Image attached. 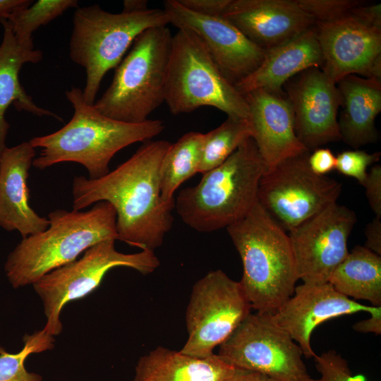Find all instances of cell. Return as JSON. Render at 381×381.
Listing matches in <instances>:
<instances>
[{
    "label": "cell",
    "mask_w": 381,
    "mask_h": 381,
    "mask_svg": "<svg viewBox=\"0 0 381 381\" xmlns=\"http://www.w3.org/2000/svg\"><path fill=\"white\" fill-rule=\"evenodd\" d=\"M171 144L167 140L146 141L105 176L97 179L75 177L73 210L101 201L109 202L116 213L118 239L154 251L162 246L174 222L175 202L163 200L159 183L161 163Z\"/></svg>",
    "instance_id": "6da1fadb"
},
{
    "label": "cell",
    "mask_w": 381,
    "mask_h": 381,
    "mask_svg": "<svg viewBox=\"0 0 381 381\" xmlns=\"http://www.w3.org/2000/svg\"><path fill=\"white\" fill-rule=\"evenodd\" d=\"M66 96L74 109L71 119L57 131L29 141L34 148H41L32 162L37 169L77 162L86 168L89 179H99L109 172V162L117 152L133 143L148 141L164 129L161 120L130 123L107 117L85 102L78 87L66 91Z\"/></svg>",
    "instance_id": "7a4b0ae2"
},
{
    "label": "cell",
    "mask_w": 381,
    "mask_h": 381,
    "mask_svg": "<svg viewBox=\"0 0 381 381\" xmlns=\"http://www.w3.org/2000/svg\"><path fill=\"white\" fill-rule=\"evenodd\" d=\"M226 229L242 261L239 282L252 309L273 315L299 279L288 233L258 202Z\"/></svg>",
    "instance_id": "3957f363"
},
{
    "label": "cell",
    "mask_w": 381,
    "mask_h": 381,
    "mask_svg": "<svg viewBox=\"0 0 381 381\" xmlns=\"http://www.w3.org/2000/svg\"><path fill=\"white\" fill-rule=\"evenodd\" d=\"M48 217L47 229L23 238L7 258L4 270L14 288L33 284L102 241L118 239L116 213L106 201L85 212L56 210Z\"/></svg>",
    "instance_id": "277c9868"
},
{
    "label": "cell",
    "mask_w": 381,
    "mask_h": 381,
    "mask_svg": "<svg viewBox=\"0 0 381 381\" xmlns=\"http://www.w3.org/2000/svg\"><path fill=\"white\" fill-rule=\"evenodd\" d=\"M265 166L250 137L199 183L182 189L175 208L182 221L199 232H212L243 218L258 202Z\"/></svg>",
    "instance_id": "5b68a950"
},
{
    "label": "cell",
    "mask_w": 381,
    "mask_h": 381,
    "mask_svg": "<svg viewBox=\"0 0 381 381\" xmlns=\"http://www.w3.org/2000/svg\"><path fill=\"white\" fill-rule=\"evenodd\" d=\"M172 35L167 26L148 28L133 41L113 80L93 105L102 114L139 123L165 100Z\"/></svg>",
    "instance_id": "8992f818"
},
{
    "label": "cell",
    "mask_w": 381,
    "mask_h": 381,
    "mask_svg": "<svg viewBox=\"0 0 381 381\" xmlns=\"http://www.w3.org/2000/svg\"><path fill=\"white\" fill-rule=\"evenodd\" d=\"M73 23L70 57L85 69L83 97L93 104L104 76L119 65L135 39L148 28L168 25L169 20L164 9L112 13L93 4L78 7Z\"/></svg>",
    "instance_id": "52a82bcc"
},
{
    "label": "cell",
    "mask_w": 381,
    "mask_h": 381,
    "mask_svg": "<svg viewBox=\"0 0 381 381\" xmlns=\"http://www.w3.org/2000/svg\"><path fill=\"white\" fill-rule=\"evenodd\" d=\"M164 102L173 114L214 107L229 118L247 119L245 97L222 75L200 38L179 29L172 36Z\"/></svg>",
    "instance_id": "ba28073f"
},
{
    "label": "cell",
    "mask_w": 381,
    "mask_h": 381,
    "mask_svg": "<svg viewBox=\"0 0 381 381\" xmlns=\"http://www.w3.org/2000/svg\"><path fill=\"white\" fill-rule=\"evenodd\" d=\"M115 241L109 238L92 246L80 259L51 271L32 284L43 303L46 317L43 329L47 334L54 337L61 332L64 306L94 291L111 269L127 267L147 274L159 267L154 251L123 253L116 250Z\"/></svg>",
    "instance_id": "9c48e42d"
},
{
    "label": "cell",
    "mask_w": 381,
    "mask_h": 381,
    "mask_svg": "<svg viewBox=\"0 0 381 381\" xmlns=\"http://www.w3.org/2000/svg\"><path fill=\"white\" fill-rule=\"evenodd\" d=\"M310 151L287 158L260 179L258 202L287 233L337 202L341 184L315 174L308 158Z\"/></svg>",
    "instance_id": "30bf717a"
},
{
    "label": "cell",
    "mask_w": 381,
    "mask_h": 381,
    "mask_svg": "<svg viewBox=\"0 0 381 381\" xmlns=\"http://www.w3.org/2000/svg\"><path fill=\"white\" fill-rule=\"evenodd\" d=\"M251 309L239 282L221 270L208 272L193 287L186 313L188 337L179 351L200 358L212 356Z\"/></svg>",
    "instance_id": "8fae6325"
},
{
    "label": "cell",
    "mask_w": 381,
    "mask_h": 381,
    "mask_svg": "<svg viewBox=\"0 0 381 381\" xmlns=\"http://www.w3.org/2000/svg\"><path fill=\"white\" fill-rule=\"evenodd\" d=\"M218 355L236 368L263 373L277 381H313L301 347L268 313H250L219 345Z\"/></svg>",
    "instance_id": "7c38bea8"
},
{
    "label": "cell",
    "mask_w": 381,
    "mask_h": 381,
    "mask_svg": "<svg viewBox=\"0 0 381 381\" xmlns=\"http://www.w3.org/2000/svg\"><path fill=\"white\" fill-rule=\"evenodd\" d=\"M356 222L353 210L334 202L290 231L298 279L328 282L349 253L347 241Z\"/></svg>",
    "instance_id": "4fadbf2b"
},
{
    "label": "cell",
    "mask_w": 381,
    "mask_h": 381,
    "mask_svg": "<svg viewBox=\"0 0 381 381\" xmlns=\"http://www.w3.org/2000/svg\"><path fill=\"white\" fill-rule=\"evenodd\" d=\"M315 29L323 59L321 69L333 83L350 75L381 79V28L350 11L315 23Z\"/></svg>",
    "instance_id": "5bb4252c"
},
{
    "label": "cell",
    "mask_w": 381,
    "mask_h": 381,
    "mask_svg": "<svg viewBox=\"0 0 381 381\" xmlns=\"http://www.w3.org/2000/svg\"><path fill=\"white\" fill-rule=\"evenodd\" d=\"M164 10L169 24L193 32L202 42L224 76L235 85L254 72L263 60L265 49L251 42L222 16H205L167 0Z\"/></svg>",
    "instance_id": "9a60e30c"
},
{
    "label": "cell",
    "mask_w": 381,
    "mask_h": 381,
    "mask_svg": "<svg viewBox=\"0 0 381 381\" xmlns=\"http://www.w3.org/2000/svg\"><path fill=\"white\" fill-rule=\"evenodd\" d=\"M284 85L296 136L309 151L341 140L337 119L341 95L320 68L306 69Z\"/></svg>",
    "instance_id": "2e32d148"
},
{
    "label": "cell",
    "mask_w": 381,
    "mask_h": 381,
    "mask_svg": "<svg viewBox=\"0 0 381 381\" xmlns=\"http://www.w3.org/2000/svg\"><path fill=\"white\" fill-rule=\"evenodd\" d=\"M358 312L381 313V306H365L336 291L329 282L303 283L273 315L274 322L301 347L303 356H316L310 344L311 335L320 324L337 317Z\"/></svg>",
    "instance_id": "e0dca14e"
},
{
    "label": "cell",
    "mask_w": 381,
    "mask_h": 381,
    "mask_svg": "<svg viewBox=\"0 0 381 381\" xmlns=\"http://www.w3.org/2000/svg\"><path fill=\"white\" fill-rule=\"evenodd\" d=\"M243 95L248 108L247 121L251 138L266 171L287 158L309 151L296 136L294 111L283 92L258 89Z\"/></svg>",
    "instance_id": "ac0fdd59"
},
{
    "label": "cell",
    "mask_w": 381,
    "mask_h": 381,
    "mask_svg": "<svg viewBox=\"0 0 381 381\" xmlns=\"http://www.w3.org/2000/svg\"><path fill=\"white\" fill-rule=\"evenodd\" d=\"M222 17L265 50L315 25L296 0H231Z\"/></svg>",
    "instance_id": "d6986e66"
},
{
    "label": "cell",
    "mask_w": 381,
    "mask_h": 381,
    "mask_svg": "<svg viewBox=\"0 0 381 381\" xmlns=\"http://www.w3.org/2000/svg\"><path fill=\"white\" fill-rule=\"evenodd\" d=\"M35 156L30 142L6 147L0 157V226L18 231L23 238L47 229L49 221L29 204L27 180Z\"/></svg>",
    "instance_id": "ffe728a7"
},
{
    "label": "cell",
    "mask_w": 381,
    "mask_h": 381,
    "mask_svg": "<svg viewBox=\"0 0 381 381\" xmlns=\"http://www.w3.org/2000/svg\"><path fill=\"white\" fill-rule=\"evenodd\" d=\"M322 55L315 25L301 34L265 50L258 68L234 86L242 95L255 90L282 92V86L310 68H322Z\"/></svg>",
    "instance_id": "44dd1931"
},
{
    "label": "cell",
    "mask_w": 381,
    "mask_h": 381,
    "mask_svg": "<svg viewBox=\"0 0 381 381\" xmlns=\"http://www.w3.org/2000/svg\"><path fill=\"white\" fill-rule=\"evenodd\" d=\"M342 109L339 128L341 140L357 149L376 142L375 120L381 111V80L350 75L337 84Z\"/></svg>",
    "instance_id": "7402d4cb"
},
{
    "label": "cell",
    "mask_w": 381,
    "mask_h": 381,
    "mask_svg": "<svg viewBox=\"0 0 381 381\" xmlns=\"http://www.w3.org/2000/svg\"><path fill=\"white\" fill-rule=\"evenodd\" d=\"M4 34L0 44V157L7 147L6 139L10 128L5 119L6 111L13 104L18 111H25L39 116L61 118L46 109L37 106L27 94L19 80V73L26 63H37L42 59L40 50L28 49L17 42L11 23L7 20L0 21Z\"/></svg>",
    "instance_id": "603a6c76"
},
{
    "label": "cell",
    "mask_w": 381,
    "mask_h": 381,
    "mask_svg": "<svg viewBox=\"0 0 381 381\" xmlns=\"http://www.w3.org/2000/svg\"><path fill=\"white\" fill-rule=\"evenodd\" d=\"M235 370L218 354L200 358L158 346L140 358L132 381H223Z\"/></svg>",
    "instance_id": "cb8c5ba5"
},
{
    "label": "cell",
    "mask_w": 381,
    "mask_h": 381,
    "mask_svg": "<svg viewBox=\"0 0 381 381\" xmlns=\"http://www.w3.org/2000/svg\"><path fill=\"white\" fill-rule=\"evenodd\" d=\"M340 294L381 306V256L356 246L332 273L329 282Z\"/></svg>",
    "instance_id": "d4e9b609"
},
{
    "label": "cell",
    "mask_w": 381,
    "mask_h": 381,
    "mask_svg": "<svg viewBox=\"0 0 381 381\" xmlns=\"http://www.w3.org/2000/svg\"><path fill=\"white\" fill-rule=\"evenodd\" d=\"M204 133L190 131L171 144L159 169L161 196L165 202H174L176 189L198 173Z\"/></svg>",
    "instance_id": "484cf974"
},
{
    "label": "cell",
    "mask_w": 381,
    "mask_h": 381,
    "mask_svg": "<svg viewBox=\"0 0 381 381\" xmlns=\"http://www.w3.org/2000/svg\"><path fill=\"white\" fill-rule=\"evenodd\" d=\"M250 137L247 119L229 117L217 128L204 133L198 173L204 174L222 164Z\"/></svg>",
    "instance_id": "4316f807"
},
{
    "label": "cell",
    "mask_w": 381,
    "mask_h": 381,
    "mask_svg": "<svg viewBox=\"0 0 381 381\" xmlns=\"http://www.w3.org/2000/svg\"><path fill=\"white\" fill-rule=\"evenodd\" d=\"M77 0H38L29 6L19 8L8 18L13 33L20 45L34 49L32 33L70 8H78Z\"/></svg>",
    "instance_id": "83f0119b"
},
{
    "label": "cell",
    "mask_w": 381,
    "mask_h": 381,
    "mask_svg": "<svg viewBox=\"0 0 381 381\" xmlns=\"http://www.w3.org/2000/svg\"><path fill=\"white\" fill-rule=\"evenodd\" d=\"M24 346L16 353L5 351L0 346V381H42L41 375L26 370L25 362L29 355L54 348V339L44 329L23 338Z\"/></svg>",
    "instance_id": "f1b7e54d"
},
{
    "label": "cell",
    "mask_w": 381,
    "mask_h": 381,
    "mask_svg": "<svg viewBox=\"0 0 381 381\" xmlns=\"http://www.w3.org/2000/svg\"><path fill=\"white\" fill-rule=\"evenodd\" d=\"M314 360L320 377L313 381H368L362 374L353 375L346 361L334 350L316 355Z\"/></svg>",
    "instance_id": "f546056e"
},
{
    "label": "cell",
    "mask_w": 381,
    "mask_h": 381,
    "mask_svg": "<svg viewBox=\"0 0 381 381\" xmlns=\"http://www.w3.org/2000/svg\"><path fill=\"white\" fill-rule=\"evenodd\" d=\"M301 8L315 23L327 22L340 18L356 6L363 4L357 0H296Z\"/></svg>",
    "instance_id": "4dcf8cb0"
},
{
    "label": "cell",
    "mask_w": 381,
    "mask_h": 381,
    "mask_svg": "<svg viewBox=\"0 0 381 381\" xmlns=\"http://www.w3.org/2000/svg\"><path fill=\"white\" fill-rule=\"evenodd\" d=\"M380 157V152L370 154L358 150L344 151L336 157L335 169L346 176L356 179L363 186L368 176V167L378 162Z\"/></svg>",
    "instance_id": "1f68e13d"
},
{
    "label": "cell",
    "mask_w": 381,
    "mask_h": 381,
    "mask_svg": "<svg viewBox=\"0 0 381 381\" xmlns=\"http://www.w3.org/2000/svg\"><path fill=\"white\" fill-rule=\"evenodd\" d=\"M370 208L376 217H381V166L374 165L363 185Z\"/></svg>",
    "instance_id": "d6a6232c"
},
{
    "label": "cell",
    "mask_w": 381,
    "mask_h": 381,
    "mask_svg": "<svg viewBox=\"0 0 381 381\" xmlns=\"http://www.w3.org/2000/svg\"><path fill=\"white\" fill-rule=\"evenodd\" d=\"M231 0H177L186 8L205 16H222Z\"/></svg>",
    "instance_id": "836d02e7"
},
{
    "label": "cell",
    "mask_w": 381,
    "mask_h": 381,
    "mask_svg": "<svg viewBox=\"0 0 381 381\" xmlns=\"http://www.w3.org/2000/svg\"><path fill=\"white\" fill-rule=\"evenodd\" d=\"M308 162L313 173L325 176L335 169L336 157L329 148H317L309 154Z\"/></svg>",
    "instance_id": "e575fe53"
},
{
    "label": "cell",
    "mask_w": 381,
    "mask_h": 381,
    "mask_svg": "<svg viewBox=\"0 0 381 381\" xmlns=\"http://www.w3.org/2000/svg\"><path fill=\"white\" fill-rule=\"evenodd\" d=\"M351 13L365 23L381 28L380 4L366 6L363 3L353 8Z\"/></svg>",
    "instance_id": "d590c367"
},
{
    "label": "cell",
    "mask_w": 381,
    "mask_h": 381,
    "mask_svg": "<svg viewBox=\"0 0 381 381\" xmlns=\"http://www.w3.org/2000/svg\"><path fill=\"white\" fill-rule=\"evenodd\" d=\"M365 246L369 250L381 254V217H376L365 228Z\"/></svg>",
    "instance_id": "8d00e7d4"
},
{
    "label": "cell",
    "mask_w": 381,
    "mask_h": 381,
    "mask_svg": "<svg viewBox=\"0 0 381 381\" xmlns=\"http://www.w3.org/2000/svg\"><path fill=\"white\" fill-rule=\"evenodd\" d=\"M223 381H277L259 372L236 368L234 373Z\"/></svg>",
    "instance_id": "74e56055"
},
{
    "label": "cell",
    "mask_w": 381,
    "mask_h": 381,
    "mask_svg": "<svg viewBox=\"0 0 381 381\" xmlns=\"http://www.w3.org/2000/svg\"><path fill=\"white\" fill-rule=\"evenodd\" d=\"M353 328L363 333L373 332L380 334L381 333V313L370 315L369 318L355 323Z\"/></svg>",
    "instance_id": "f35d334b"
},
{
    "label": "cell",
    "mask_w": 381,
    "mask_h": 381,
    "mask_svg": "<svg viewBox=\"0 0 381 381\" xmlns=\"http://www.w3.org/2000/svg\"><path fill=\"white\" fill-rule=\"evenodd\" d=\"M32 2L30 0H0V21L7 20L14 11L29 6Z\"/></svg>",
    "instance_id": "ab89813d"
},
{
    "label": "cell",
    "mask_w": 381,
    "mask_h": 381,
    "mask_svg": "<svg viewBox=\"0 0 381 381\" xmlns=\"http://www.w3.org/2000/svg\"><path fill=\"white\" fill-rule=\"evenodd\" d=\"M148 9L147 0H125L123 3L124 13H137Z\"/></svg>",
    "instance_id": "60d3db41"
},
{
    "label": "cell",
    "mask_w": 381,
    "mask_h": 381,
    "mask_svg": "<svg viewBox=\"0 0 381 381\" xmlns=\"http://www.w3.org/2000/svg\"><path fill=\"white\" fill-rule=\"evenodd\" d=\"M64 381H65V380H64Z\"/></svg>",
    "instance_id": "b9f144b4"
}]
</instances>
